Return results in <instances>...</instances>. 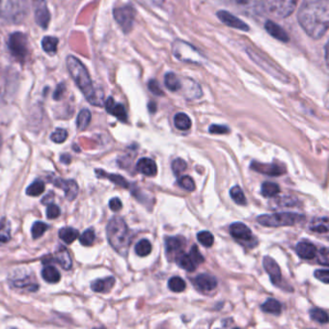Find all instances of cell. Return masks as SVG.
Instances as JSON below:
<instances>
[{"instance_id": "29", "label": "cell", "mask_w": 329, "mask_h": 329, "mask_svg": "<svg viewBox=\"0 0 329 329\" xmlns=\"http://www.w3.org/2000/svg\"><path fill=\"white\" fill-rule=\"evenodd\" d=\"M174 125L179 131H188L191 127V120L186 113L179 112L175 115Z\"/></svg>"}, {"instance_id": "49", "label": "cell", "mask_w": 329, "mask_h": 329, "mask_svg": "<svg viewBox=\"0 0 329 329\" xmlns=\"http://www.w3.org/2000/svg\"><path fill=\"white\" fill-rule=\"evenodd\" d=\"M318 256V263L322 266L329 267V249L328 248H323L320 252H317Z\"/></svg>"}, {"instance_id": "30", "label": "cell", "mask_w": 329, "mask_h": 329, "mask_svg": "<svg viewBox=\"0 0 329 329\" xmlns=\"http://www.w3.org/2000/svg\"><path fill=\"white\" fill-rule=\"evenodd\" d=\"M164 83L166 88L171 92H178L182 88V80L174 73H168L165 75Z\"/></svg>"}, {"instance_id": "5", "label": "cell", "mask_w": 329, "mask_h": 329, "mask_svg": "<svg viewBox=\"0 0 329 329\" xmlns=\"http://www.w3.org/2000/svg\"><path fill=\"white\" fill-rule=\"evenodd\" d=\"M305 219L304 215L293 213H277L272 214H262L257 217L259 224L265 227H285L293 226L302 222Z\"/></svg>"}, {"instance_id": "42", "label": "cell", "mask_w": 329, "mask_h": 329, "mask_svg": "<svg viewBox=\"0 0 329 329\" xmlns=\"http://www.w3.org/2000/svg\"><path fill=\"white\" fill-rule=\"evenodd\" d=\"M198 241L205 247H212L214 241L213 234L209 231H202L197 234Z\"/></svg>"}, {"instance_id": "10", "label": "cell", "mask_w": 329, "mask_h": 329, "mask_svg": "<svg viewBox=\"0 0 329 329\" xmlns=\"http://www.w3.org/2000/svg\"><path fill=\"white\" fill-rule=\"evenodd\" d=\"M246 51H247L249 57L257 65H259L262 69H264L266 72H268L273 78H277V79H279V80H281L282 82H285V83H288L290 81L289 78L284 73H282L276 66L272 65L271 62H269L267 59L264 58L262 55L258 54L257 52H255L254 50H252L250 48H247Z\"/></svg>"}, {"instance_id": "36", "label": "cell", "mask_w": 329, "mask_h": 329, "mask_svg": "<svg viewBox=\"0 0 329 329\" xmlns=\"http://www.w3.org/2000/svg\"><path fill=\"white\" fill-rule=\"evenodd\" d=\"M136 253L140 257H146L152 252V243L148 239H141L136 245Z\"/></svg>"}, {"instance_id": "48", "label": "cell", "mask_w": 329, "mask_h": 329, "mask_svg": "<svg viewBox=\"0 0 329 329\" xmlns=\"http://www.w3.org/2000/svg\"><path fill=\"white\" fill-rule=\"evenodd\" d=\"M68 137V133L66 130H63V129H57L55 130V132L52 133V135L50 136V139L55 142V143H63L64 141H66Z\"/></svg>"}, {"instance_id": "53", "label": "cell", "mask_w": 329, "mask_h": 329, "mask_svg": "<svg viewBox=\"0 0 329 329\" xmlns=\"http://www.w3.org/2000/svg\"><path fill=\"white\" fill-rule=\"evenodd\" d=\"M209 132L213 135H226L230 132L229 128L221 125H212L209 129Z\"/></svg>"}, {"instance_id": "22", "label": "cell", "mask_w": 329, "mask_h": 329, "mask_svg": "<svg viewBox=\"0 0 329 329\" xmlns=\"http://www.w3.org/2000/svg\"><path fill=\"white\" fill-rule=\"evenodd\" d=\"M136 169L138 172H140L145 176H148V177L155 176L157 173L156 163L154 159H152L150 157L140 158L136 164Z\"/></svg>"}, {"instance_id": "28", "label": "cell", "mask_w": 329, "mask_h": 329, "mask_svg": "<svg viewBox=\"0 0 329 329\" xmlns=\"http://www.w3.org/2000/svg\"><path fill=\"white\" fill-rule=\"evenodd\" d=\"M42 277L44 278L45 281H47V283H51V284L58 283L60 278H61L58 270L51 266H47L43 269Z\"/></svg>"}, {"instance_id": "33", "label": "cell", "mask_w": 329, "mask_h": 329, "mask_svg": "<svg viewBox=\"0 0 329 329\" xmlns=\"http://www.w3.org/2000/svg\"><path fill=\"white\" fill-rule=\"evenodd\" d=\"M262 195L267 198H272L280 192V187L272 182H265L262 185Z\"/></svg>"}, {"instance_id": "23", "label": "cell", "mask_w": 329, "mask_h": 329, "mask_svg": "<svg viewBox=\"0 0 329 329\" xmlns=\"http://www.w3.org/2000/svg\"><path fill=\"white\" fill-rule=\"evenodd\" d=\"M265 29L268 31V33L271 36L276 40H278V41H280V42L288 43L289 40H290L287 32L281 26H279L277 23H275L272 20H267L266 21Z\"/></svg>"}, {"instance_id": "20", "label": "cell", "mask_w": 329, "mask_h": 329, "mask_svg": "<svg viewBox=\"0 0 329 329\" xmlns=\"http://www.w3.org/2000/svg\"><path fill=\"white\" fill-rule=\"evenodd\" d=\"M186 247V239L183 236H170L165 240V248L168 255L176 257L184 252Z\"/></svg>"}, {"instance_id": "57", "label": "cell", "mask_w": 329, "mask_h": 329, "mask_svg": "<svg viewBox=\"0 0 329 329\" xmlns=\"http://www.w3.org/2000/svg\"><path fill=\"white\" fill-rule=\"evenodd\" d=\"M141 4H145L150 7H159L163 4L164 0H137Z\"/></svg>"}, {"instance_id": "58", "label": "cell", "mask_w": 329, "mask_h": 329, "mask_svg": "<svg viewBox=\"0 0 329 329\" xmlns=\"http://www.w3.org/2000/svg\"><path fill=\"white\" fill-rule=\"evenodd\" d=\"M64 90H65V85L64 84H59L56 91L54 92V98L60 99V97H62V95L64 93Z\"/></svg>"}, {"instance_id": "19", "label": "cell", "mask_w": 329, "mask_h": 329, "mask_svg": "<svg viewBox=\"0 0 329 329\" xmlns=\"http://www.w3.org/2000/svg\"><path fill=\"white\" fill-rule=\"evenodd\" d=\"M54 186H56L59 188H62L65 191V195L68 200L73 201L77 198L78 194V186L75 181L56 179L54 181Z\"/></svg>"}, {"instance_id": "31", "label": "cell", "mask_w": 329, "mask_h": 329, "mask_svg": "<svg viewBox=\"0 0 329 329\" xmlns=\"http://www.w3.org/2000/svg\"><path fill=\"white\" fill-rule=\"evenodd\" d=\"M79 236L78 230L70 227L62 228L59 231V237L67 244L73 243L77 238Z\"/></svg>"}, {"instance_id": "56", "label": "cell", "mask_w": 329, "mask_h": 329, "mask_svg": "<svg viewBox=\"0 0 329 329\" xmlns=\"http://www.w3.org/2000/svg\"><path fill=\"white\" fill-rule=\"evenodd\" d=\"M122 207H123V204L119 198L115 197L109 201V208L113 212H119L122 209Z\"/></svg>"}, {"instance_id": "9", "label": "cell", "mask_w": 329, "mask_h": 329, "mask_svg": "<svg viewBox=\"0 0 329 329\" xmlns=\"http://www.w3.org/2000/svg\"><path fill=\"white\" fill-rule=\"evenodd\" d=\"M114 19L125 33L131 32L136 20V12L132 5H125L115 8L113 11Z\"/></svg>"}, {"instance_id": "39", "label": "cell", "mask_w": 329, "mask_h": 329, "mask_svg": "<svg viewBox=\"0 0 329 329\" xmlns=\"http://www.w3.org/2000/svg\"><path fill=\"white\" fill-rule=\"evenodd\" d=\"M310 317L311 319L319 324L326 325L329 323V316L328 313L324 310L319 309V308H314L310 310Z\"/></svg>"}, {"instance_id": "47", "label": "cell", "mask_w": 329, "mask_h": 329, "mask_svg": "<svg viewBox=\"0 0 329 329\" xmlns=\"http://www.w3.org/2000/svg\"><path fill=\"white\" fill-rule=\"evenodd\" d=\"M172 171L176 176H180L181 174H183L186 170H187V167H188V164L186 162L185 159L183 158H176L173 160L172 162Z\"/></svg>"}, {"instance_id": "7", "label": "cell", "mask_w": 329, "mask_h": 329, "mask_svg": "<svg viewBox=\"0 0 329 329\" xmlns=\"http://www.w3.org/2000/svg\"><path fill=\"white\" fill-rule=\"evenodd\" d=\"M261 7L277 19H286L296 7V0H261Z\"/></svg>"}, {"instance_id": "26", "label": "cell", "mask_w": 329, "mask_h": 329, "mask_svg": "<svg viewBox=\"0 0 329 329\" xmlns=\"http://www.w3.org/2000/svg\"><path fill=\"white\" fill-rule=\"evenodd\" d=\"M54 259H55V262H57L64 270L69 271L72 269L73 262H72L69 252L65 247L59 248L54 255Z\"/></svg>"}, {"instance_id": "52", "label": "cell", "mask_w": 329, "mask_h": 329, "mask_svg": "<svg viewBox=\"0 0 329 329\" xmlns=\"http://www.w3.org/2000/svg\"><path fill=\"white\" fill-rule=\"evenodd\" d=\"M102 173H103V172H102ZM103 174H104V177H107L108 179H110L113 183H115L118 186H120V187H122V188H129V184H128V182H127L123 177L115 174L108 175L105 174V173H103Z\"/></svg>"}, {"instance_id": "59", "label": "cell", "mask_w": 329, "mask_h": 329, "mask_svg": "<svg viewBox=\"0 0 329 329\" xmlns=\"http://www.w3.org/2000/svg\"><path fill=\"white\" fill-rule=\"evenodd\" d=\"M149 109H150L151 112H155V109H156L155 102H150L149 103Z\"/></svg>"}, {"instance_id": "51", "label": "cell", "mask_w": 329, "mask_h": 329, "mask_svg": "<svg viewBox=\"0 0 329 329\" xmlns=\"http://www.w3.org/2000/svg\"><path fill=\"white\" fill-rule=\"evenodd\" d=\"M60 214H61V211H60L58 206L51 204V203L48 204L47 209V217L48 219H55Z\"/></svg>"}, {"instance_id": "14", "label": "cell", "mask_w": 329, "mask_h": 329, "mask_svg": "<svg viewBox=\"0 0 329 329\" xmlns=\"http://www.w3.org/2000/svg\"><path fill=\"white\" fill-rule=\"evenodd\" d=\"M217 18L219 20H221L224 24H226L229 27H232L235 29H238L244 32H247L250 30V27L241 20H239L238 18L235 17L233 14L227 12V11H219L217 12Z\"/></svg>"}, {"instance_id": "21", "label": "cell", "mask_w": 329, "mask_h": 329, "mask_svg": "<svg viewBox=\"0 0 329 329\" xmlns=\"http://www.w3.org/2000/svg\"><path fill=\"white\" fill-rule=\"evenodd\" d=\"M105 108L109 114L116 117L120 121L126 122L128 120V114L124 105L116 102L113 97L107 98V100L105 101Z\"/></svg>"}, {"instance_id": "1", "label": "cell", "mask_w": 329, "mask_h": 329, "mask_svg": "<svg viewBox=\"0 0 329 329\" xmlns=\"http://www.w3.org/2000/svg\"><path fill=\"white\" fill-rule=\"evenodd\" d=\"M297 20L312 39L323 38L329 25V0H304L299 7Z\"/></svg>"}, {"instance_id": "25", "label": "cell", "mask_w": 329, "mask_h": 329, "mask_svg": "<svg viewBox=\"0 0 329 329\" xmlns=\"http://www.w3.org/2000/svg\"><path fill=\"white\" fill-rule=\"evenodd\" d=\"M115 285L114 277H106L103 279H97L91 284V289L96 292H108Z\"/></svg>"}, {"instance_id": "34", "label": "cell", "mask_w": 329, "mask_h": 329, "mask_svg": "<svg viewBox=\"0 0 329 329\" xmlns=\"http://www.w3.org/2000/svg\"><path fill=\"white\" fill-rule=\"evenodd\" d=\"M262 310L266 313H271L273 315H279L281 313V303L273 298H269L263 305H262Z\"/></svg>"}, {"instance_id": "40", "label": "cell", "mask_w": 329, "mask_h": 329, "mask_svg": "<svg viewBox=\"0 0 329 329\" xmlns=\"http://www.w3.org/2000/svg\"><path fill=\"white\" fill-rule=\"evenodd\" d=\"M168 288L174 292H182L186 290L187 284L185 280H183L181 277L175 276L170 278V280L168 281Z\"/></svg>"}, {"instance_id": "13", "label": "cell", "mask_w": 329, "mask_h": 329, "mask_svg": "<svg viewBox=\"0 0 329 329\" xmlns=\"http://www.w3.org/2000/svg\"><path fill=\"white\" fill-rule=\"evenodd\" d=\"M252 170L259 172L261 174L269 175L272 177H278L286 173V169L283 166L277 165L275 163H260L258 161H252L250 164Z\"/></svg>"}, {"instance_id": "15", "label": "cell", "mask_w": 329, "mask_h": 329, "mask_svg": "<svg viewBox=\"0 0 329 329\" xmlns=\"http://www.w3.org/2000/svg\"><path fill=\"white\" fill-rule=\"evenodd\" d=\"M263 265H264L265 270L271 277L272 284L276 285V286H280V284L282 283V273H281L280 267L275 262V260H273L270 256H266L264 258Z\"/></svg>"}, {"instance_id": "35", "label": "cell", "mask_w": 329, "mask_h": 329, "mask_svg": "<svg viewBox=\"0 0 329 329\" xmlns=\"http://www.w3.org/2000/svg\"><path fill=\"white\" fill-rule=\"evenodd\" d=\"M91 112L88 109H82L79 114H78V119H77V126L79 131H84L90 124L91 122Z\"/></svg>"}, {"instance_id": "24", "label": "cell", "mask_w": 329, "mask_h": 329, "mask_svg": "<svg viewBox=\"0 0 329 329\" xmlns=\"http://www.w3.org/2000/svg\"><path fill=\"white\" fill-rule=\"evenodd\" d=\"M295 251L301 259L313 260L314 258L317 257L318 249L313 243L302 241L296 245Z\"/></svg>"}, {"instance_id": "44", "label": "cell", "mask_w": 329, "mask_h": 329, "mask_svg": "<svg viewBox=\"0 0 329 329\" xmlns=\"http://www.w3.org/2000/svg\"><path fill=\"white\" fill-rule=\"evenodd\" d=\"M178 185L188 190V191H193L194 189L196 188V186H195V183H194L193 179L189 176H182L179 178L178 180Z\"/></svg>"}, {"instance_id": "18", "label": "cell", "mask_w": 329, "mask_h": 329, "mask_svg": "<svg viewBox=\"0 0 329 329\" xmlns=\"http://www.w3.org/2000/svg\"><path fill=\"white\" fill-rule=\"evenodd\" d=\"M184 90V95L188 99H195L202 97L203 92L200 85L191 78H185L182 81V88Z\"/></svg>"}, {"instance_id": "3", "label": "cell", "mask_w": 329, "mask_h": 329, "mask_svg": "<svg viewBox=\"0 0 329 329\" xmlns=\"http://www.w3.org/2000/svg\"><path fill=\"white\" fill-rule=\"evenodd\" d=\"M106 235L112 248L122 256H126L130 248L132 236L125 220L121 217H113L107 224Z\"/></svg>"}, {"instance_id": "41", "label": "cell", "mask_w": 329, "mask_h": 329, "mask_svg": "<svg viewBox=\"0 0 329 329\" xmlns=\"http://www.w3.org/2000/svg\"><path fill=\"white\" fill-rule=\"evenodd\" d=\"M45 190V184L42 181H35L34 183H32L26 189V194L29 196H33V197H37L41 194L44 192Z\"/></svg>"}, {"instance_id": "8", "label": "cell", "mask_w": 329, "mask_h": 329, "mask_svg": "<svg viewBox=\"0 0 329 329\" xmlns=\"http://www.w3.org/2000/svg\"><path fill=\"white\" fill-rule=\"evenodd\" d=\"M10 53L20 62H24L29 55V46L26 35L21 32L13 33L8 40Z\"/></svg>"}, {"instance_id": "27", "label": "cell", "mask_w": 329, "mask_h": 329, "mask_svg": "<svg viewBox=\"0 0 329 329\" xmlns=\"http://www.w3.org/2000/svg\"><path fill=\"white\" fill-rule=\"evenodd\" d=\"M176 263L177 265L187 271H194L196 270V264L192 261L189 255L185 254L184 252L176 257Z\"/></svg>"}, {"instance_id": "38", "label": "cell", "mask_w": 329, "mask_h": 329, "mask_svg": "<svg viewBox=\"0 0 329 329\" xmlns=\"http://www.w3.org/2000/svg\"><path fill=\"white\" fill-rule=\"evenodd\" d=\"M11 238V225L10 222L3 218L0 221V241L5 243L8 242Z\"/></svg>"}, {"instance_id": "6", "label": "cell", "mask_w": 329, "mask_h": 329, "mask_svg": "<svg viewBox=\"0 0 329 329\" xmlns=\"http://www.w3.org/2000/svg\"><path fill=\"white\" fill-rule=\"evenodd\" d=\"M173 54L178 60L191 64L200 65L205 63L207 60L204 54L195 48L193 46L182 40L175 41L173 44Z\"/></svg>"}, {"instance_id": "12", "label": "cell", "mask_w": 329, "mask_h": 329, "mask_svg": "<svg viewBox=\"0 0 329 329\" xmlns=\"http://www.w3.org/2000/svg\"><path fill=\"white\" fill-rule=\"evenodd\" d=\"M34 13H35V20L37 24L44 29L48 27L50 21V13L47 6L45 0H34L33 1Z\"/></svg>"}, {"instance_id": "16", "label": "cell", "mask_w": 329, "mask_h": 329, "mask_svg": "<svg viewBox=\"0 0 329 329\" xmlns=\"http://www.w3.org/2000/svg\"><path fill=\"white\" fill-rule=\"evenodd\" d=\"M230 234L233 237L240 242H247L251 241L253 238V234L251 230L241 222L233 223L229 228Z\"/></svg>"}, {"instance_id": "2", "label": "cell", "mask_w": 329, "mask_h": 329, "mask_svg": "<svg viewBox=\"0 0 329 329\" xmlns=\"http://www.w3.org/2000/svg\"><path fill=\"white\" fill-rule=\"evenodd\" d=\"M67 68L80 91L88 101L96 106L103 105V94L94 89L91 78L84 65L77 57L70 55L67 58Z\"/></svg>"}, {"instance_id": "32", "label": "cell", "mask_w": 329, "mask_h": 329, "mask_svg": "<svg viewBox=\"0 0 329 329\" xmlns=\"http://www.w3.org/2000/svg\"><path fill=\"white\" fill-rule=\"evenodd\" d=\"M57 46H58V40L54 37H45L42 41V47L44 50L48 53L49 55H54L57 51Z\"/></svg>"}, {"instance_id": "45", "label": "cell", "mask_w": 329, "mask_h": 329, "mask_svg": "<svg viewBox=\"0 0 329 329\" xmlns=\"http://www.w3.org/2000/svg\"><path fill=\"white\" fill-rule=\"evenodd\" d=\"M48 226L42 222V221H37L33 224L32 226V229H31V234H32V236L34 239H37L41 237L45 233L47 232Z\"/></svg>"}, {"instance_id": "11", "label": "cell", "mask_w": 329, "mask_h": 329, "mask_svg": "<svg viewBox=\"0 0 329 329\" xmlns=\"http://www.w3.org/2000/svg\"><path fill=\"white\" fill-rule=\"evenodd\" d=\"M245 14H257L261 9V0H218Z\"/></svg>"}, {"instance_id": "43", "label": "cell", "mask_w": 329, "mask_h": 329, "mask_svg": "<svg viewBox=\"0 0 329 329\" xmlns=\"http://www.w3.org/2000/svg\"><path fill=\"white\" fill-rule=\"evenodd\" d=\"M329 218L325 217L323 219H320L318 223L312 222L310 228L314 232L320 233V234H326L329 232Z\"/></svg>"}, {"instance_id": "37", "label": "cell", "mask_w": 329, "mask_h": 329, "mask_svg": "<svg viewBox=\"0 0 329 329\" xmlns=\"http://www.w3.org/2000/svg\"><path fill=\"white\" fill-rule=\"evenodd\" d=\"M230 196H231L233 201L235 203H236L237 205H239V206H245L247 204L245 195L243 193V191L241 190V188L239 187H237V186L233 187L232 188H231Z\"/></svg>"}, {"instance_id": "50", "label": "cell", "mask_w": 329, "mask_h": 329, "mask_svg": "<svg viewBox=\"0 0 329 329\" xmlns=\"http://www.w3.org/2000/svg\"><path fill=\"white\" fill-rule=\"evenodd\" d=\"M189 256H190V258L192 259V261H193L196 265H200V264H203V263L205 262L204 257L202 256V254L200 253L199 249H198V247H197L196 245H193V246L191 247V250H190Z\"/></svg>"}, {"instance_id": "60", "label": "cell", "mask_w": 329, "mask_h": 329, "mask_svg": "<svg viewBox=\"0 0 329 329\" xmlns=\"http://www.w3.org/2000/svg\"><path fill=\"white\" fill-rule=\"evenodd\" d=\"M0 144H1V136H0Z\"/></svg>"}, {"instance_id": "17", "label": "cell", "mask_w": 329, "mask_h": 329, "mask_svg": "<svg viewBox=\"0 0 329 329\" xmlns=\"http://www.w3.org/2000/svg\"><path fill=\"white\" fill-rule=\"evenodd\" d=\"M194 285L197 289L202 291L210 292L213 291L217 287L216 278L208 273H202L198 275L194 280Z\"/></svg>"}, {"instance_id": "55", "label": "cell", "mask_w": 329, "mask_h": 329, "mask_svg": "<svg viewBox=\"0 0 329 329\" xmlns=\"http://www.w3.org/2000/svg\"><path fill=\"white\" fill-rule=\"evenodd\" d=\"M315 277L322 281L325 284H329V270H318L315 271Z\"/></svg>"}, {"instance_id": "54", "label": "cell", "mask_w": 329, "mask_h": 329, "mask_svg": "<svg viewBox=\"0 0 329 329\" xmlns=\"http://www.w3.org/2000/svg\"><path fill=\"white\" fill-rule=\"evenodd\" d=\"M148 88L149 90L155 95V96H163V91L160 89L159 87V84L157 83V81L155 80V79H151L148 83Z\"/></svg>"}, {"instance_id": "46", "label": "cell", "mask_w": 329, "mask_h": 329, "mask_svg": "<svg viewBox=\"0 0 329 329\" xmlns=\"http://www.w3.org/2000/svg\"><path fill=\"white\" fill-rule=\"evenodd\" d=\"M95 240V231L93 229H88L85 232L83 233L80 237L79 241L82 245L84 246H90L93 244Z\"/></svg>"}, {"instance_id": "4", "label": "cell", "mask_w": 329, "mask_h": 329, "mask_svg": "<svg viewBox=\"0 0 329 329\" xmlns=\"http://www.w3.org/2000/svg\"><path fill=\"white\" fill-rule=\"evenodd\" d=\"M28 13V0H0V17L9 22L20 23Z\"/></svg>"}]
</instances>
